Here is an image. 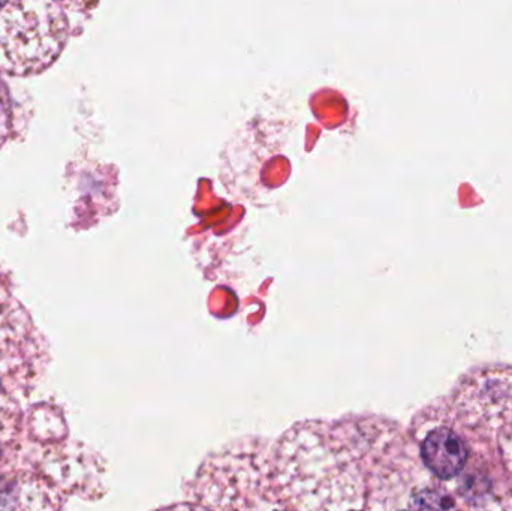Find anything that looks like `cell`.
<instances>
[{
	"label": "cell",
	"instance_id": "6da1fadb",
	"mask_svg": "<svg viewBox=\"0 0 512 511\" xmlns=\"http://www.w3.org/2000/svg\"><path fill=\"white\" fill-rule=\"evenodd\" d=\"M68 18L56 2H0V71L32 75L47 69L68 39Z\"/></svg>",
	"mask_w": 512,
	"mask_h": 511
},
{
	"label": "cell",
	"instance_id": "7a4b0ae2",
	"mask_svg": "<svg viewBox=\"0 0 512 511\" xmlns=\"http://www.w3.org/2000/svg\"><path fill=\"white\" fill-rule=\"evenodd\" d=\"M421 458L435 476L448 480L462 473L468 452L456 432L448 428H438L424 438Z\"/></svg>",
	"mask_w": 512,
	"mask_h": 511
},
{
	"label": "cell",
	"instance_id": "3957f363",
	"mask_svg": "<svg viewBox=\"0 0 512 511\" xmlns=\"http://www.w3.org/2000/svg\"><path fill=\"white\" fill-rule=\"evenodd\" d=\"M412 511H453V503L441 492L424 489L412 500Z\"/></svg>",
	"mask_w": 512,
	"mask_h": 511
},
{
	"label": "cell",
	"instance_id": "277c9868",
	"mask_svg": "<svg viewBox=\"0 0 512 511\" xmlns=\"http://www.w3.org/2000/svg\"><path fill=\"white\" fill-rule=\"evenodd\" d=\"M11 98L5 83L0 80V146L5 143L11 132Z\"/></svg>",
	"mask_w": 512,
	"mask_h": 511
},
{
	"label": "cell",
	"instance_id": "5b68a950",
	"mask_svg": "<svg viewBox=\"0 0 512 511\" xmlns=\"http://www.w3.org/2000/svg\"><path fill=\"white\" fill-rule=\"evenodd\" d=\"M273 511H288V510H273Z\"/></svg>",
	"mask_w": 512,
	"mask_h": 511
}]
</instances>
